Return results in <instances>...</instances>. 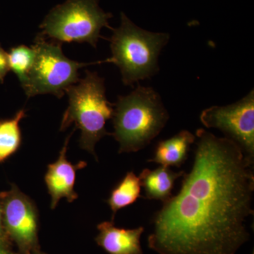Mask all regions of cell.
Wrapping results in <instances>:
<instances>
[{
  "label": "cell",
  "instance_id": "6da1fadb",
  "mask_svg": "<svg viewBox=\"0 0 254 254\" xmlns=\"http://www.w3.org/2000/svg\"><path fill=\"white\" fill-rule=\"evenodd\" d=\"M191 170L153 219L148 247L159 254H236L250 239L254 160L236 142L198 128Z\"/></svg>",
  "mask_w": 254,
  "mask_h": 254
},
{
  "label": "cell",
  "instance_id": "7a4b0ae2",
  "mask_svg": "<svg viewBox=\"0 0 254 254\" xmlns=\"http://www.w3.org/2000/svg\"><path fill=\"white\" fill-rule=\"evenodd\" d=\"M169 118L161 97L153 88L138 85L130 94L119 96L114 107L112 133L120 143L119 153H136L145 148Z\"/></svg>",
  "mask_w": 254,
  "mask_h": 254
},
{
  "label": "cell",
  "instance_id": "3957f363",
  "mask_svg": "<svg viewBox=\"0 0 254 254\" xmlns=\"http://www.w3.org/2000/svg\"><path fill=\"white\" fill-rule=\"evenodd\" d=\"M68 106L62 120L60 131L74 124L81 130L80 147L94 155L95 144L105 136H112L105 125L113 118L115 104L105 95V79L98 73L86 70V76L66 91Z\"/></svg>",
  "mask_w": 254,
  "mask_h": 254
},
{
  "label": "cell",
  "instance_id": "277c9868",
  "mask_svg": "<svg viewBox=\"0 0 254 254\" xmlns=\"http://www.w3.org/2000/svg\"><path fill=\"white\" fill-rule=\"evenodd\" d=\"M112 31L109 41L113 56L106 63L118 66L125 86H133L158 72V57L170 39L168 33L142 29L123 12L120 27Z\"/></svg>",
  "mask_w": 254,
  "mask_h": 254
},
{
  "label": "cell",
  "instance_id": "5b68a950",
  "mask_svg": "<svg viewBox=\"0 0 254 254\" xmlns=\"http://www.w3.org/2000/svg\"><path fill=\"white\" fill-rule=\"evenodd\" d=\"M99 0H67L47 15L38 35L58 43H88L96 48L103 28L113 17L100 7Z\"/></svg>",
  "mask_w": 254,
  "mask_h": 254
},
{
  "label": "cell",
  "instance_id": "8992f818",
  "mask_svg": "<svg viewBox=\"0 0 254 254\" xmlns=\"http://www.w3.org/2000/svg\"><path fill=\"white\" fill-rule=\"evenodd\" d=\"M32 48L36 56L27 82L23 87L28 98L44 94L61 98L68 88L79 81L80 68L104 63H80L68 59L64 55L62 43L47 41L38 34Z\"/></svg>",
  "mask_w": 254,
  "mask_h": 254
},
{
  "label": "cell",
  "instance_id": "52a82bcc",
  "mask_svg": "<svg viewBox=\"0 0 254 254\" xmlns=\"http://www.w3.org/2000/svg\"><path fill=\"white\" fill-rule=\"evenodd\" d=\"M207 128H218L236 142L247 158L254 161V91L227 106H213L200 114Z\"/></svg>",
  "mask_w": 254,
  "mask_h": 254
},
{
  "label": "cell",
  "instance_id": "ba28073f",
  "mask_svg": "<svg viewBox=\"0 0 254 254\" xmlns=\"http://www.w3.org/2000/svg\"><path fill=\"white\" fill-rule=\"evenodd\" d=\"M3 225L18 245L29 248L36 244L38 213L33 200L13 185L0 194Z\"/></svg>",
  "mask_w": 254,
  "mask_h": 254
},
{
  "label": "cell",
  "instance_id": "9c48e42d",
  "mask_svg": "<svg viewBox=\"0 0 254 254\" xmlns=\"http://www.w3.org/2000/svg\"><path fill=\"white\" fill-rule=\"evenodd\" d=\"M75 130L74 128L65 140L57 161L48 165V171L45 176L48 193L51 196L52 209L56 208L61 198H66L68 203H72L78 198V194L74 190L76 172L86 168L87 163L79 161L74 165L66 159L68 143Z\"/></svg>",
  "mask_w": 254,
  "mask_h": 254
},
{
  "label": "cell",
  "instance_id": "30bf717a",
  "mask_svg": "<svg viewBox=\"0 0 254 254\" xmlns=\"http://www.w3.org/2000/svg\"><path fill=\"white\" fill-rule=\"evenodd\" d=\"M99 235L96 242L109 254H143L141 237L144 232L143 227L127 230L118 228L114 221L103 222L98 225Z\"/></svg>",
  "mask_w": 254,
  "mask_h": 254
},
{
  "label": "cell",
  "instance_id": "8fae6325",
  "mask_svg": "<svg viewBox=\"0 0 254 254\" xmlns=\"http://www.w3.org/2000/svg\"><path fill=\"white\" fill-rule=\"evenodd\" d=\"M195 138L193 133L182 130L172 138L158 142L154 156L148 162L168 168H180L186 161L190 145L194 143Z\"/></svg>",
  "mask_w": 254,
  "mask_h": 254
},
{
  "label": "cell",
  "instance_id": "7c38bea8",
  "mask_svg": "<svg viewBox=\"0 0 254 254\" xmlns=\"http://www.w3.org/2000/svg\"><path fill=\"white\" fill-rule=\"evenodd\" d=\"M185 173L183 171L175 173L170 168L162 165L153 170L144 169L138 177L144 190V198L163 203L167 201L173 195L175 181Z\"/></svg>",
  "mask_w": 254,
  "mask_h": 254
},
{
  "label": "cell",
  "instance_id": "4fadbf2b",
  "mask_svg": "<svg viewBox=\"0 0 254 254\" xmlns=\"http://www.w3.org/2000/svg\"><path fill=\"white\" fill-rule=\"evenodd\" d=\"M26 117V110H18L13 118L0 120V163H2L19 149L22 134L19 123Z\"/></svg>",
  "mask_w": 254,
  "mask_h": 254
},
{
  "label": "cell",
  "instance_id": "5bb4252c",
  "mask_svg": "<svg viewBox=\"0 0 254 254\" xmlns=\"http://www.w3.org/2000/svg\"><path fill=\"white\" fill-rule=\"evenodd\" d=\"M141 183L133 172H128L112 190L108 203L113 211V221L119 211L133 204L141 197Z\"/></svg>",
  "mask_w": 254,
  "mask_h": 254
},
{
  "label": "cell",
  "instance_id": "9a60e30c",
  "mask_svg": "<svg viewBox=\"0 0 254 254\" xmlns=\"http://www.w3.org/2000/svg\"><path fill=\"white\" fill-rule=\"evenodd\" d=\"M35 56L34 49L24 45L13 47L8 53L9 69L16 75L22 88L27 82Z\"/></svg>",
  "mask_w": 254,
  "mask_h": 254
},
{
  "label": "cell",
  "instance_id": "2e32d148",
  "mask_svg": "<svg viewBox=\"0 0 254 254\" xmlns=\"http://www.w3.org/2000/svg\"><path fill=\"white\" fill-rule=\"evenodd\" d=\"M9 71L8 53L0 44V84L4 83V78Z\"/></svg>",
  "mask_w": 254,
  "mask_h": 254
},
{
  "label": "cell",
  "instance_id": "e0dca14e",
  "mask_svg": "<svg viewBox=\"0 0 254 254\" xmlns=\"http://www.w3.org/2000/svg\"><path fill=\"white\" fill-rule=\"evenodd\" d=\"M3 233V222L2 218H1V208H0V237L2 235Z\"/></svg>",
  "mask_w": 254,
  "mask_h": 254
},
{
  "label": "cell",
  "instance_id": "ac0fdd59",
  "mask_svg": "<svg viewBox=\"0 0 254 254\" xmlns=\"http://www.w3.org/2000/svg\"><path fill=\"white\" fill-rule=\"evenodd\" d=\"M0 254H9L7 251L5 250L3 246L1 245V242H0Z\"/></svg>",
  "mask_w": 254,
  "mask_h": 254
},
{
  "label": "cell",
  "instance_id": "d6986e66",
  "mask_svg": "<svg viewBox=\"0 0 254 254\" xmlns=\"http://www.w3.org/2000/svg\"></svg>",
  "mask_w": 254,
  "mask_h": 254
}]
</instances>
